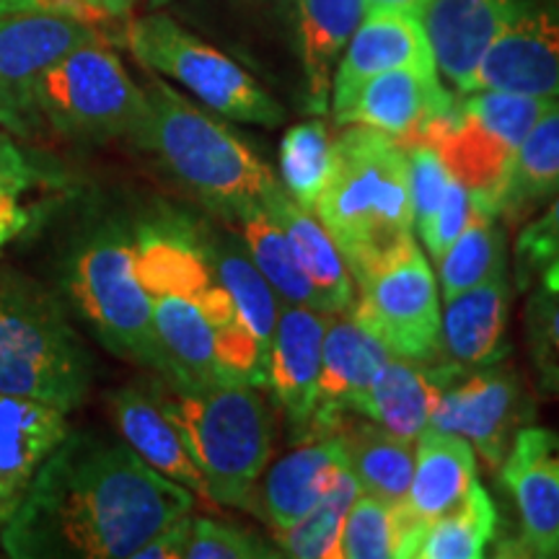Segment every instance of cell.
<instances>
[{"label":"cell","instance_id":"bcb514c9","mask_svg":"<svg viewBox=\"0 0 559 559\" xmlns=\"http://www.w3.org/2000/svg\"><path fill=\"white\" fill-rule=\"evenodd\" d=\"M29 221H32V213L21 205L19 194L0 192V251L24 234V228L29 226Z\"/></svg>","mask_w":559,"mask_h":559},{"label":"cell","instance_id":"681fc988","mask_svg":"<svg viewBox=\"0 0 559 559\" xmlns=\"http://www.w3.org/2000/svg\"><path fill=\"white\" fill-rule=\"evenodd\" d=\"M254 3H275V5H296V0H254Z\"/></svg>","mask_w":559,"mask_h":559},{"label":"cell","instance_id":"5bb4252c","mask_svg":"<svg viewBox=\"0 0 559 559\" xmlns=\"http://www.w3.org/2000/svg\"><path fill=\"white\" fill-rule=\"evenodd\" d=\"M479 88L559 99V0H508L506 29L481 62Z\"/></svg>","mask_w":559,"mask_h":559},{"label":"cell","instance_id":"484cf974","mask_svg":"<svg viewBox=\"0 0 559 559\" xmlns=\"http://www.w3.org/2000/svg\"><path fill=\"white\" fill-rule=\"evenodd\" d=\"M296 34L306 81V109H330L334 68L366 16L362 0H296Z\"/></svg>","mask_w":559,"mask_h":559},{"label":"cell","instance_id":"9a60e30c","mask_svg":"<svg viewBox=\"0 0 559 559\" xmlns=\"http://www.w3.org/2000/svg\"><path fill=\"white\" fill-rule=\"evenodd\" d=\"M415 445V469L407 498L394 506L400 559H415L425 528L456 508L477 481V456L466 438L428 425Z\"/></svg>","mask_w":559,"mask_h":559},{"label":"cell","instance_id":"9c48e42d","mask_svg":"<svg viewBox=\"0 0 559 559\" xmlns=\"http://www.w3.org/2000/svg\"><path fill=\"white\" fill-rule=\"evenodd\" d=\"M124 41L132 58L148 73L179 83L226 120L260 128H275L285 120V109L254 81V75L166 13L132 19L124 26Z\"/></svg>","mask_w":559,"mask_h":559},{"label":"cell","instance_id":"f6af8a7d","mask_svg":"<svg viewBox=\"0 0 559 559\" xmlns=\"http://www.w3.org/2000/svg\"><path fill=\"white\" fill-rule=\"evenodd\" d=\"M11 3H13V13L16 11H62V13H73V16L86 19L96 26L107 24L99 11V0H11Z\"/></svg>","mask_w":559,"mask_h":559},{"label":"cell","instance_id":"8992f818","mask_svg":"<svg viewBox=\"0 0 559 559\" xmlns=\"http://www.w3.org/2000/svg\"><path fill=\"white\" fill-rule=\"evenodd\" d=\"M91 389V358L58 298L32 277L0 270V394L81 407Z\"/></svg>","mask_w":559,"mask_h":559},{"label":"cell","instance_id":"f907efd6","mask_svg":"<svg viewBox=\"0 0 559 559\" xmlns=\"http://www.w3.org/2000/svg\"><path fill=\"white\" fill-rule=\"evenodd\" d=\"M3 13H13L11 0H0V16H3Z\"/></svg>","mask_w":559,"mask_h":559},{"label":"cell","instance_id":"2e32d148","mask_svg":"<svg viewBox=\"0 0 559 559\" xmlns=\"http://www.w3.org/2000/svg\"><path fill=\"white\" fill-rule=\"evenodd\" d=\"M453 96L440 83L436 68H396L360 83L342 107L337 124H366L386 132L402 145H415L438 117L453 107Z\"/></svg>","mask_w":559,"mask_h":559},{"label":"cell","instance_id":"f546056e","mask_svg":"<svg viewBox=\"0 0 559 559\" xmlns=\"http://www.w3.org/2000/svg\"><path fill=\"white\" fill-rule=\"evenodd\" d=\"M332 432L340 436L349 472L355 474L362 492L391 506H400L407 498L412 469H415V440L394 436L373 419L353 423L347 419V412L337 417Z\"/></svg>","mask_w":559,"mask_h":559},{"label":"cell","instance_id":"f35d334b","mask_svg":"<svg viewBox=\"0 0 559 559\" xmlns=\"http://www.w3.org/2000/svg\"><path fill=\"white\" fill-rule=\"evenodd\" d=\"M526 345L536 383L544 394L559 396V288L536 285L526 306Z\"/></svg>","mask_w":559,"mask_h":559},{"label":"cell","instance_id":"ba28073f","mask_svg":"<svg viewBox=\"0 0 559 559\" xmlns=\"http://www.w3.org/2000/svg\"><path fill=\"white\" fill-rule=\"evenodd\" d=\"M68 290L104 347L164 373L151 296L135 267V239L117 226L88 236L70 260Z\"/></svg>","mask_w":559,"mask_h":559},{"label":"cell","instance_id":"7402d4cb","mask_svg":"<svg viewBox=\"0 0 559 559\" xmlns=\"http://www.w3.org/2000/svg\"><path fill=\"white\" fill-rule=\"evenodd\" d=\"M68 430V412L0 394V531L21 508L41 464Z\"/></svg>","mask_w":559,"mask_h":559},{"label":"cell","instance_id":"f1b7e54d","mask_svg":"<svg viewBox=\"0 0 559 559\" xmlns=\"http://www.w3.org/2000/svg\"><path fill=\"white\" fill-rule=\"evenodd\" d=\"M264 210L270 218L285 230L293 249H296L300 264L309 272L313 288L319 290L321 300H324L326 313H347L353 309L355 288L353 275H349L345 260H342L337 243L326 234L319 218H313L309 210L298 207L296 202L288 198L283 185H277L264 200Z\"/></svg>","mask_w":559,"mask_h":559},{"label":"cell","instance_id":"4dcf8cb0","mask_svg":"<svg viewBox=\"0 0 559 559\" xmlns=\"http://www.w3.org/2000/svg\"><path fill=\"white\" fill-rule=\"evenodd\" d=\"M202 239H205V249L215 275H218L223 288L230 293V298H234L239 317L247 324L251 337H254L264 358V366H267L272 334H275L283 298L277 296L275 288L257 270L243 243H230L226 239H215V236H202Z\"/></svg>","mask_w":559,"mask_h":559},{"label":"cell","instance_id":"1f68e13d","mask_svg":"<svg viewBox=\"0 0 559 559\" xmlns=\"http://www.w3.org/2000/svg\"><path fill=\"white\" fill-rule=\"evenodd\" d=\"M234 223L241 230V243L247 247L251 262L257 264V270L262 272L264 280L275 288L285 304L324 311V300H321L319 290L313 288L309 272L304 270L290 239L270 218L267 210L254 207Z\"/></svg>","mask_w":559,"mask_h":559},{"label":"cell","instance_id":"52a82bcc","mask_svg":"<svg viewBox=\"0 0 559 559\" xmlns=\"http://www.w3.org/2000/svg\"><path fill=\"white\" fill-rule=\"evenodd\" d=\"M555 102L521 91H469L425 130L419 143L432 145L472 200L492 213L515 151Z\"/></svg>","mask_w":559,"mask_h":559},{"label":"cell","instance_id":"836d02e7","mask_svg":"<svg viewBox=\"0 0 559 559\" xmlns=\"http://www.w3.org/2000/svg\"><path fill=\"white\" fill-rule=\"evenodd\" d=\"M498 531V510L474 481L466 498L425 528L415 559H479Z\"/></svg>","mask_w":559,"mask_h":559},{"label":"cell","instance_id":"7c38bea8","mask_svg":"<svg viewBox=\"0 0 559 559\" xmlns=\"http://www.w3.org/2000/svg\"><path fill=\"white\" fill-rule=\"evenodd\" d=\"M91 41H107L91 21L62 11H16L0 16V124L32 135L41 122L34 91L41 75Z\"/></svg>","mask_w":559,"mask_h":559},{"label":"cell","instance_id":"7bdbcfd3","mask_svg":"<svg viewBox=\"0 0 559 559\" xmlns=\"http://www.w3.org/2000/svg\"><path fill=\"white\" fill-rule=\"evenodd\" d=\"M39 171L34 169L26 153L13 143L5 130H0V192L21 194L39 185Z\"/></svg>","mask_w":559,"mask_h":559},{"label":"cell","instance_id":"cb8c5ba5","mask_svg":"<svg viewBox=\"0 0 559 559\" xmlns=\"http://www.w3.org/2000/svg\"><path fill=\"white\" fill-rule=\"evenodd\" d=\"M109 407L122 440L145 464L185 489H190L194 500H200L202 506L215 508L205 479H202L198 464L187 451L179 428L160 404V396H153L148 391L135 386H124L111 391Z\"/></svg>","mask_w":559,"mask_h":559},{"label":"cell","instance_id":"7a4b0ae2","mask_svg":"<svg viewBox=\"0 0 559 559\" xmlns=\"http://www.w3.org/2000/svg\"><path fill=\"white\" fill-rule=\"evenodd\" d=\"M135 267L151 296L164 383L241 379L267 386L260 347L215 275L200 234L179 221L145 223L135 234Z\"/></svg>","mask_w":559,"mask_h":559},{"label":"cell","instance_id":"83f0119b","mask_svg":"<svg viewBox=\"0 0 559 559\" xmlns=\"http://www.w3.org/2000/svg\"><path fill=\"white\" fill-rule=\"evenodd\" d=\"M559 192V99L539 117L515 151L492 213L506 223L534 218Z\"/></svg>","mask_w":559,"mask_h":559},{"label":"cell","instance_id":"d590c367","mask_svg":"<svg viewBox=\"0 0 559 559\" xmlns=\"http://www.w3.org/2000/svg\"><path fill=\"white\" fill-rule=\"evenodd\" d=\"M332 135L321 120L293 124L280 140L283 190L298 207L313 213L332 169Z\"/></svg>","mask_w":559,"mask_h":559},{"label":"cell","instance_id":"d6986e66","mask_svg":"<svg viewBox=\"0 0 559 559\" xmlns=\"http://www.w3.org/2000/svg\"><path fill=\"white\" fill-rule=\"evenodd\" d=\"M342 466H347V456L337 432L309 438L275 466L267 464L243 510L257 513L275 531L288 528L324 498Z\"/></svg>","mask_w":559,"mask_h":559},{"label":"cell","instance_id":"30bf717a","mask_svg":"<svg viewBox=\"0 0 559 559\" xmlns=\"http://www.w3.org/2000/svg\"><path fill=\"white\" fill-rule=\"evenodd\" d=\"M39 117L60 135L81 140L135 138L145 91L107 41H91L47 70L34 91Z\"/></svg>","mask_w":559,"mask_h":559},{"label":"cell","instance_id":"60d3db41","mask_svg":"<svg viewBox=\"0 0 559 559\" xmlns=\"http://www.w3.org/2000/svg\"><path fill=\"white\" fill-rule=\"evenodd\" d=\"M409 158V190H412V207H415V226L425 221L440 205V200L449 192L453 174L438 151L428 143L404 145Z\"/></svg>","mask_w":559,"mask_h":559},{"label":"cell","instance_id":"3957f363","mask_svg":"<svg viewBox=\"0 0 559 559\" xmlns=\"http://www.w3.org/2000/svg\"><path fill=\"white\" fill-rule=\"evenodd\" d=\"M332 140V169L317 215L360 280L415 241L407 148L366 124H342Z\"/></svg>","mask_w":559,"mask_h":559},{"label":"cell","instance_id":"277c9868","mask_svg":"<svg viewBox=\"0 0 559 559\" xmlns=\"http://www.w3.org/2000/svg\"><path fill=\"white\" fill-rule=\"evenodd\" d=\"M143 91L145 117L132 143L151 151L171 177L223 218L236 221L264 205L280 181L239 132L185 99L156 73Z\"/></svg>","mask_w":559,"mask_h":559},{"label":"cell","instance_id":"4fadbf2b","mask_svg":"<svg viewBox=\"0 0 559 559\" xmlns=\"http://www.w3.org/2000/svg\"><path fill=\"white\" fill-rule=\"evenodd\" d=\"M526 415L521 376L498 360L481 368L451 366L430 425L466 438L489 466H500Z\"/></svg>","mask_w":559,"mask_h":559},{"label":"cell","instance_id":"6da1fadb","mask_svg":"<svg viewBox=\"0 0 559 559\" xmlns=\"http://www.w3.org/2000/svg\"><path fill=\"white\" fill-rule=\"evenodd\" d=\"M194 502L128 443L68 430L0 531V547L13 559H132Z\"/></svg>","mask_w":559,"mask_h":559},{"label":"cell","instance_id":"44dd1931","mask_svg":"<svg viewBox=\"0 0 559 559\" xmlns=\"http://www.w3.org/2000/svg\"><path fill=\"white\" fill-rule=\"evenodd\" d=\"M419 19L438 73L459 94H469L487 52L506 29L508 0H428Z\"/></svg>","mask_w":559,"mask_h":559},{"label":"cell","instance_id":"d4e9b609","mask_svg":"<svg viewBox=\"0 0 559 559\" xmlns=\"http://www.w3.org/2000/svg\"><path fill=\"white\" fill-rule=\"evenodd\" d=\"M443 304L438 353L443 355V362L459 368H481L506 358L510 311L508 270Z\"/></svg>","mask_w":559,"mask_h":559},{"label":"cell","instance_id":"e0dca14e","mask_svg":"<svg viewBox=\"0 0 559 559\" xmlns=\"http://www.w3.org/2000/svg\"><path fill=\"white\" fill-rule=\"evenodd\" d=\"M521 519V551L559 557V432L521 428L500 464Z\"/></svg>","mask_w":559,"mask_h":559},{"label":"cell","instance_id":"ee69618b","mask_svg":"<svg viewBox=\"0 0 559 559\" xmlns=\"http://www.w3.org/2000/svg\"><path fill=\"white\" fill-rule=\"evenodd\" d=\"M190 526L192 513L181 515V519L169 523V526L160 528L158 534H153L132 559H181L185 557L187 539H190Z\"/></svg>","mask_w":559,"mask_h":559},{"label":"cell","instance_id":"d6a6232c","mask_svg":"<svg viewBox=\"0 0 559 559\" xmlns=\"http://www.w3.org/2000/svg\"><path fill=\"white\" fill-rule=\"evenodd\" d=\"M498 215H492L472 200V215L456 241L438 260L440 296L449 300L459 293L485 283L498 272L508 270L506 228Z\"/></svg>","mask_w":559,"mask_h":559},{"label":"cell","instance_id":"e575fe53","mask_svg":"<svg viewBox=\"0 0 559 559\" xmlns=\"http://www.w3.org/2000/svg\"><path fill=\"white\" fill-rule=\"evenodd\" d=\"M362 492L349 466H342L324 498L293 526L275 531L283 555L298 559H337L340 534L349 506Z\"/></svg>","mask_w":559,"mask_h":559},{"label":"cell","instance_id":"c3c4849f","mask_svg":"<svg viewBox=\"0 0 559 559\" xmlns=\"http://www.w3.org/2000/svg\"><path fill=\"white\" fill-rule=\"evenodd\" d=\"M428 0H362V11L376 13V11H404L423 16Z\"/></svg>","mask_w":559,"mask_h":559},{"label":"cell","instance_id":"5b68a950","mask_svg":"<svg viewBox=\"0 0 559 559\" xmlns=\"http://www.w3.org/2000/svg\"><path fill=\"white\" fill-rule=\"evenodd\" d=\"M166 389L160 404L185 438L210 498L223 508H247L272 456V419L260 386L226 379Z\"/></svg>","mask_w":559,"mask_h":559},{"label":"cell","instance_id":"ab89813d","mask_svg":"<svg viewBox=\"0 0 559 559\" xmlns=\"http://www.w3.org/2000/svg\"><path fill=\"white\" fill-rule=\"evenodd\" d=\"M187 559H272L283 551L272 549L267 542L234 523L215 519H194L190 539L185 547Z\"/></svg>","mask_w":559,"mask_h":559},{"label":"cell","instance_id":"74e56055","mask_svg":"<svg viewBox=\"0 0 559 559\" xmlns=\"http://www.w3.org/2000/svg\"><path fill=\"white\" fill-rule=\"evenodd\" d=\"M400 557V531L394 506L360 492L345 515L337 559H389Z\"/></svg>","mask_w":559,"mask_h":559},{"label":"cell","instance_id":"8fae6325","mask_svg":"<svg viewBox=\"0 0 559 559\" xmlns=\"http://www.w3.org/2000/svg\"><path fill=\"white\" fill-rule=\"evenodd\" d=\"M353 319L396 358L436 360L440 353L438 283L417 241L358 280Z\"/></svg>","mask_w":559,"mask_h":559},{"label":"cell","instance_id":"b9f144b4","mask_svg":"<svg viewBox=\"0 0 559 559\" xmlns=\"http://www.w3.org/2000/svg\"><path fill=\"white\" fill-rule=\"evenodd\" d=\"M472 215V194L461 181L453 177L449 192L440 200V205L432 210L425 221H419L415 230L423 239L425 249L432 260H440L445 254V249L456 241V236L464 230L466 223H469Z\"/></svg>","mask_w":559,"mask_h":559},{"label":"cell","instance_id":"8d00e7d4","mask_svg":"<svg viewBox=\"0 0 559 559\" xmlns=\"http://www.w3.org/2000/svg\"><path fill=\"white\" fill-rule=\"evenodd\" d=\"M515 285L521 290L559 288V192L521 228L513 247Z\"/></svg>","mask_w":559,"mask_h":559},{"label":"cell","instance_id":"603a6c76","mask_svg":"<svg viewBox=\"0 0 559 559\" xmlns=\"http://www.w3.org/2000/svg\"><path fill=\"white\" fill-rule=\"evenodd\" d=\"M391 353L379 340L370 337L353 317L330 313L321 349L319 404L311 438L332 432L340 415L358 407L362 394L386 366Z\"/></svg>","mask_w":559,"mask_h":559},{"label":"cell","instance_id":"4316f807","mask_svg":"<svg viewBox=\"0 0 559 559\" xmlns=\"http://www.w3.org/2000/svg\"><path fill=\"white\" fill-rule=\"evenodd\" d=\"M449 373V362L428 368L419 366V360L391 355L386 366L379 370V376L362 394L355 412L379 423L394 436L417 440L419 432L430 425L432 409H436L440 389H443Z\"/></svg>","mask_w":559,"mask_h":559},{"label":"cell","instance_id":"7dc6e473","mask_svg":"<svg viewBox=\"0 0 559 559\" xmlns=\"http://www.w3.org/2000/svg\"><path fill=\"white\" fill-rule=\"evenodd\" d=\"M140 3L148 5L151 11L160 9V5L171 3V0H99V11L104 21H115V19H128L132 11L138 9Z\"/></svg>","mask_w":559,"mask_h":559},{"label":"cell","instance_id":"ac0fdd59","mask_svg":"<svg viewBox=\"0 0 559 559\" xmlns=\"http://www.w3.org/2000/svg\"><path fill=\"white\" fill-rule=\"evenodd\" d=\"M330 313L296 304H280L267 358V386L288 417L296 438H311L319 404L321 349Z\"/></svg>","mask_w":559,"mask_h":559},{"label":"cell","instance_id":"ffe728a7","mask_svg":"<svg viewBox=\"0 0 559 559\" xmlns=\"http://www.w3.org/2000/svg\"><path fill=\"white\" fill-rule=\"evenodd\" d=\"M396 68H436L423 19L404 11L366 13L349 37L332 81V109L345 104L373 75Z\"/></svg>","mask_w":559,"mask_h":559}]
</instances>
